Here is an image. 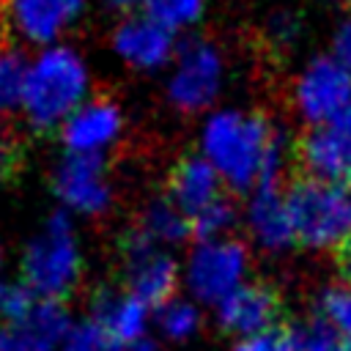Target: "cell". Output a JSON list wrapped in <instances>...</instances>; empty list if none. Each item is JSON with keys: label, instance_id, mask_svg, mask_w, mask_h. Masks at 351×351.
Returning <instances> with one entry per match:
<instances>
[{"label": "cell", "instance_id": "cell-7", "mask_svg": "<svg viewBox=\"0 0 351 351\" xmlns=\"http://www.w3.org/2000/svg\"><path fill=\"white\" fill-rule=\"evenodd\" d=\"M250 274V247L230 236L217 241H195L189 250L181 280L195 302L203 304H222L233 291L247 282Z\"/></svg>", "mask_w": 351, "mask_h": 351}, {"label": "cell", "instance_id": "cell-29", "mask_svg": "<svg viewBox=\"0 0 351 351\" xmlns=\"http://www.w3.org/2000/svg\"><path fill=\"white\" fill-rule=\"evenodd\" d=\"M25 167V145L22 140L11 132L0 126V181H11L22 173Z\"/></svg>", "mask_w": 351, "mask_h": 351}, {"label": "cell", "instance_id": "cell-2", "mask_svg": "<svg viewBox=\"0 0 351 351\" xmlns=\"http://www.w3.org/2000/svg\"><path fill=\"white\" fill-rule=\"evenodd\" d=\"M90 99V71L71 47H49L27 71L25 112L38 129L63 126Z\"/></svg>", "mask_w": 351, "mask_h": 351}, {"label": "cell", "instance_id": "cell-34", "mask_svg": "<svg viewBox=\"0 0 351 351\" xmlns=\"http://www.w3.org/2000/svg\"><path fill=\"white\" fill-rule=\"evenodd\" d=\"M8 52H11V49L5 47V38H3V25H0V58H3V55H8Z\"/></svg>", "mask_w": 351, "mask_h": 351}, {"label": "cell", "instance_id": "cell-32", "mask_svg": "<svg viewBox=\"0 0 351 351\" xmlns=\"http://www.w3.org/2000/svg\"><path fill=\"white\" fill-rule=\"evenodd\" d=\"M101 5L115 11V14L129 16V14H137L140 8H145V0H101Z\"/></svg>", "mask_w": 351, "mask_h": 351}, {"label": "cell", "instance_id": "cell-21", "mask_svg": "<svg viewBox=\"0 0 351 351\" xmlns=\"http://www.w3.org/2000/svg\"><path fill=\"white\" fill-rule=\"evenodd\" d=\"M239 219H241V214L233 206V200L219 197L217 203H211L208 208L195 214L189 219V225H192L195 241H217V239H230L236 225H239Z\"/></svg>", "mask_w": 351, "mask_h": 351}, {"label": "cell", "instance_id": "cell-8", "mask_svg": "<svg viewBox=\"0 0 351 351\" xmlns=\"http://www.w3.org/2000/svg\"><path fill=\"white\" fill-rule=\"evenodd\" d=\"M121 269L123 282L132 296L148 307H162L173 299L181 280V266L170 250L154 244L140 230H132L121 241Z\"/></svg>", "mask_w": 351, "mask_h": 351}, {"label": "cell", "instance_id": "cell-10", "mask_svg": "<svg viewBox=\"0 0 351 351\" xmlns=\"http://www.w3.org/2000/svg\"><path fill=\"white\" fill-rule=\"evenodd\" d=\"M52 186L60 203L82 217H101L112 206V181L104 156L69 154L55 167Z\"/></svg>", "mask_w": 351, "mask_h": 351}, {"label": "cell", "instance_id": "cell-17", "mask_svg": "<svg viewBox=\"0 0 351 351\" xmlns=\"http://www.w3.org/2000/svg\"><path fill=\"white\" fill-rule=\"evenodd\" d=\"M90 310H93L90 321H96L107 335H112L123 346L143 340L148 332L151 307L145 302H140L137 296H132L129 291L101 288V291H96Z\"/></svg>", "mask_w": 351, "mask_h": 351}, {"label": "cell", "instance_id": "cell-1", "mask_svg": "<svg viewBox=\"0 0 351 351\" xmlns=\"http://www.w3.org/2000/svg\"><path fill=\"white\" fill-rule=\"evenodd\" d=\"M197 154L217 170L225 186L250 195L258 186L280 184L291 145L269 115L244 107H217L200 118Z\"/></svg>", "mask_w": 351, "mask_h": 351}, {"label": "cell", "instance_id": "cell-27", "mask_svg": "<svg viewBox=\"0 0 351 351\" xmlns=\"http://www.w3.org/2000/svg\"><path fill=\"white\" fill-rule=\"evenodd\" d=\"M36 302L38 296L25 285V280H0V324L19 321Z\"/></svg>", "mask_w": 351, "mask_h": 351}, {"label": "cell", "instance_id": "cell-16", "mask_svg": "<svg viewBox=\"0 0 351 351\" xmlns=\"http://www.w3.org/2000/svg\"><path fill=\"white\" fill-rule=\"evenodd\" d=\"M225 184L217 176V170L200 156V154H189L184 159H178L170 167L167 176V197L192 219L195 214H200L203 208H208L211 203H217L222 195Z\"/></svg>", "mask_w": 351, "mask_h": 351}, {"label": "cell", "instance_id": "cell-24", "mask_svg": "<svg viewBox=\"0 0 351 351\" xmlns=\"http://www.w3.org/2000/svg\"><path fill=\"white\" fill-rule=\"evenodd\" d=\"M30 66L19 52H8L0 58V112L16 107L25 99V82H27Z\"/></svg>", "mask_w": 351, "mask_h": 351}, {"label": "cell", "instance_id": "cell-31", "mask_svg": "<svg viewBox=\"0 0 351 351\" xmlns=\"http://www.w3.org/2000/svg\"><path fill=\"white\" fill-rule=\"evenodd\" d=\"M332 58H337L348 71H351V8L337 19L335 30H332Z\"/></svg>", "mask_w": 351, "mask_h": 351}, {"label": "cell", "instance_id": "cell-9", "mask_svg": "<svg viewBox=\"0 0 351 351\" xmlns=\"http://www.w3.org/2000/svg\"><path fill=\"white\" fill-rule=\"evenodd\" d=\"M110 44L121 63H126L129 69L143 71V74L167 71L181 47L178 36L173 30H167L165 25H159L145 11L123 16L112 27Z\"/></svg>", "mask_w": 351, "mask_h": 351}, {"label": "cell", "instance_id": "cell-30", "mask_svg": "<svg viewBox=\"0 0 351 351\" xmlns=\"http://www.w3.org/2000/svg\"><path fill=\"white\" fill-rule=\"evenodd\" d=\"M233 351H296V348L291 343L288 329L277 326V329H269L263 335H252V337L239 340Z\"/></svg>", "mask_w": 351, "mask_h": 351}, {"label": "cell", "instance_id": "cell-13", "mask_svg": "<svg viewBox=\"0 0 351 351\" xmlns=\"http://www.w3.org/2000/svg\"><path fill=\"white\" fill-rule=\"evenodd\" d=\"M293 156L307 178L346 181L351 176V112L337 123L307 129Z\"/></svg>", "mask_w": 351, "mask_h": 351}, {"label": "cell", "instance_id": "cell-3", "mask_svg": "<svg viewBox=\"0 0 351 351\" xmlns=\"http://www.w3.org/2000/svg\"><path fill=\"white\" fill-rule=\"evenodd\" d=\"M296 244L329 252L351 244V186L302 176L285 189Z\"/></svg>", "mask_w": 351, "mask_h": 351}, {"label": "cell", "instance_id": "cell-20", "mask_svg": "<svg viewBox=\"0 0 351 351\" xmlns=\"http://www.w3.org/2000/svg\"><path fill=\"white\" fill-rule=\"evenodd\" d=\"M296 351H351V340L321 313L285 326Z\"/></svg>", "mask_w": 351, "mask_h": 351}, {"label": "cell", "instance_id": "cell-15", "mask_svg": "<svg viewBox=\"0 0 351 351\" xmlns=\"http://www.w3.org/2000/svg\"><path fill=\"white\" fill-rule=\"evenodd\" d=\"M280 293L266 282H244L222 304H217V321L225 332L252 337L277 329L280 321Z\"/></svg>", "mask_w": 351, "mask_h": 351}, {"label": "cell", "instance_id": "cell-12", "mask_svg": "<svg viewBox=\"0 0 351 351\" xmlns=\"http://www.w3.org/2000/svg\"><path fill=\"white\" fill-rule=\"evenodd\" d=\"M241 222L247 228L250 241L261 252L280 255L296 244L288 197H285V189H280V184H266L252 189L244 200Z\"/></svg>", "mask_w": 351, "mask_h": 351}, {"label": "cell", "instance_id": "cell-23", "mask_svg": "<svg viewBox=\"0 0 351 351\" xmlns=\"http://www.w3.org/2000/svg\"><path fill=\"white\" fill-rule=\"evenodd\" d=\"M156 324L165 337L170 340H184L197 332L200 326V310L192 299H178L173 296L162 307H156Z\"/></svg>", "mask_w": 351, "mask_h": 351}, {"label": "cell", "instance_id": "cell-19", "mask_svg": "<svg viewBox=\"0 0 351 351\" xmlns=\"http://www.w3.org/2000/svg\"><path fill=\"white\" fill-rule=\"evenodd\" d=\"M137 230L145 239H151L154 244L170 250L192 233V225H189V217L165 195V197H154L145 203Z\"/></svg>", "mask_w": 351, "mask_h": 351}, {"label": "cell", "instance_id": "cell-6", "mask_svg": "<svg viewBox=\"0 0 351 351\" xmlns=\"http://www.w3.org/2000/svg\"><path fill=\"white\" fill-rule=\"evenodd\" d=\"M288 101L304 129L337 123L351 112V71L329 52L315 55L293 74Z\"/></svg>", "mask_w": 351, "mask_h": 351}, {"label": "cell", "instance_id": "cell-36", "mask_svg": "<svg viewBox=\"0 0 351 351\" xmlns=\"http://www.w3.org/2000/svg\"><path fill=\"white\" fill-rule=\"evenodd\" d=\"M348 186H351V176H348Z\"/></svg>", "mask_w": 351, "mask_h": 351}, {"label": "cell", "instance_id": "cell-22", "mask_svg": "<svg viewBox=\"0 0 351 351\" xmlns=\"http://www.w3.org/2000/svg\"><path fill=\"white\" fill-rule=\"evenodd\" d=\"M143 11L178 36L200 25L206 16V0H145Z\"/></svg>", "mask_w": 351, "mask_h": 351}, {"label": "cell", "instance_id": "cell-4", "mask_svg": "<svg viewBox=\"0 0 351 351\" xmlns=\"http://www.w3.org/2000/svg\"><path fill=\"white\" fill-rule=\"evenodd\" d=\"M228 85L225 52L208 38H189L178 47L165 71V99L181 115H208L219 107Z\"/></svg>", "mask_w": 351, "mask_h": 351}, {"label": "cell", "instance_id": "cell-33", "mask_svg": "<svg viewBox=\"0 0 351 351\" xmlns=\"http://www.w3.org/2000/svg\"><path fill=\"white\" fill-rule=\"evenodd\" d=\"M126 351H156V346L148 340V337H143V340H137V343H132Z\"/></svg>", "mask_w": 351, "mask_h": 351}, {"label": "cell", "instance_id": "cell-18", "mask_svg": "<svg viewBox=\"0 0 351 351\" xmlns=\"http://www.w3.org/2000/svg\"><path fill=\"white\" fill-rule=\"evenodd\" d=\"M88 0H11L16 27L36 44L63 36L85 11Z\"/></svg>", "mask_w": 351, "mask_h": 351}, {"label": "cell", "instance_id": "cell-26", "mask_svg": "<svg viewBox=\"0 0 351 351\" xmlns=\"http://www.w3.org/2000/svg\"><path fill=\"white\" fill-rule=\"evenodd\" d=\"M318 313L329 318L348 340H351V280H343L321 293Z\"/></svg>", "mask_w": 351, "mask_h": 351}, {"label": "cell", "instance_id": "cell-25", "mask_svg": "<svg viewBox=\"0 0 351 351\" xmlns=\"http://www.w3.org/2000/svg\"><path fill=\"white\" fill-rule=\"evenodd\" d=\"M60 351H126V346L107 335L96 321H82L71 326Z\"/></svg>", "mask_w": 351, "mask_h": 351}, {"label": "cell", "instance_id": "cell-14", "mask_svg": "<svg viewBox=\"0 0 351 351\" xmlns=\"http://www.w3.org/2000/svg\"><path fill=\"white\" fill-rule=\"evenodd\" d=\"M69 310L55 299H38L19 321L0 324V351H60L71 332Z\"/></svg>", "mask_w": 351, "mask_h": 351}, {"label": "cell", "instance_id": "cell-5", "mask_svg": "<svg viewBox=\"0 0 351 351\" xmlns=\"http://www.w3.org/2000/svg\"><path fill=\"white\" fill-rule=\"evenodd\" d=\"M82 271V252L71 219L58 211L30 239L22 255V280L38 299H55L74 291Z\"/></svg>", "mask_w": 351, "mask_h": 351}, {"label": "cell", "instance_id": "cell-28", "mask_svg": "<svg viewBox=\"0 0 351 351\" xmlns=\"http://www.w3.org/2000/svg\"><path fill=\"white\" fill-rule=\"evenodd\" d=\"M266 38L274 49H293L302 38V19L288 8L274 11L266 19Z\"/></svg>", "mask_w": 351, "mask_h": 351}, {"label": "cell", "instance_id": "cell-11", "mask_svg": "<svg viewBox=\"0 0 351 351\" xmlns=\"http://www.w3.org/2000/svg\"><path fill=\"white\" fill-rule=\"evenodd\" d=\"M123 110L107 96H90L63 126L60 137L69 154L104 156L123 134Z\"/></svg>", "mask_w": 351, "mask_h": 351}, {"label": "cell", "instance_id": "cell-35", "mask_svg": "<svg viewBox=\"0 0 351 351\" xmlns=\"http://www.w3.org/2000/svg\"><path fill=\"white\" fill-rule=\"evenodd\" d=\"M332 3H340V5H348L351 8V0H332Z\"/></svg>", "mask_w": 351, "mask_h": 351}]
</instances>
